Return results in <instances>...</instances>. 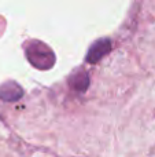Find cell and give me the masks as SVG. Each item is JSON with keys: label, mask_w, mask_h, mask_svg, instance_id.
Returning a JSON list of instances; mask_svg holds the SVG:
<instances>
[{"label": "cell", "mask_w": 155, "mask_h": 157, "mask_svg": "<svg viewBox=\"0 0 155 157\" xmlns=\"http://www.w3.org/2000/svg\"><path fill=\"white\" fill-rule=\"evenodd\" d=\"M26 57L37 69H51L55 63V55L48 46L41 41H30L26 46Z\"/></svg>", "instance_id": "cell-1"}, {"label": "cell", "mask_w": 155, "mask_h": 157, "mask_svg": "<svg viewBox=\"0 0 155 157\" xmlns=\"http://www.w3.org/2000/svg\"><path fill=\"white\" fill-rule=\"evenodd\" d=\"M111 50V41L109 39H102L98 40L92 47L89 48L87 55V61L91 63H96L100 58H103L107 52Z\"/></svg>", "instance_id": "cell-2"}, {"label": "cell", "mask_w": 155, "mask_h": 157, "mask_svg": "<svg viewBox=\"0 0 155 157\" xmlns=\"http://www.w3.org/2000/svg\"><path fill=\"white\" fill-rule=\"evenodd\" d=\"M22 94L23 92L19 88V86L13 83V81L5 83L0 87V98L3 101H16L22 97Z\"/></svg>", "instance_id": "cell-3"}, {"label": "cell", "mask_w": 155, "mask_h": 157, "mask_svg": "<svg viewBox=\"0 0 155 157\" xmlns=\"http://www.w3.org/2000/svg\"><path fill=\"white\" fill-rule=\"evenodd\" d=\"M70 84L74 90H77V91H85L87 87L89 86L88 75L85 73V72H78V73L74 75V76L70 78Z\"/></svg>", "instance_id": "cell-4"}]
</instances>
